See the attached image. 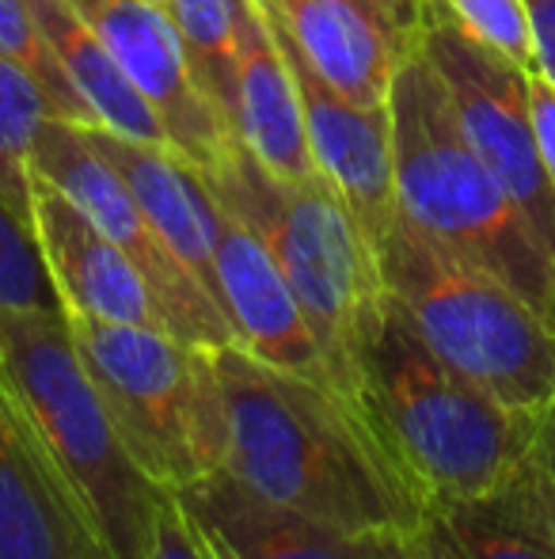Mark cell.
<instances>
[{"mask_svg": "<svg viewBox=\"0 0 555 559\" xmlns=\"http://www.w3.org/2000/svg\"><path fill=\"white\" fill-rule=\"evenodd\" d=\"M69 324L107 415L156 484L179 491L225 468L229 415L214 350L164 328L92 317H69Z\"/></svg>", "mask_w": 555, "mask_h": 559, "instance_id": "obj_7", "label": "cell"}, {"mask_svg": "<svg viewBox=\"0 0 555 559\" xmlns=\"http://www.w3.org/2000/svg\"><path fill=\"white\" fill-rule=\"evenodd\" d=\"M536 46V73L555 84V0H521Z\"/></svg>", "mask_w": 555, "mask_h": 559, "instance_id": "obj_28", "label": "cell"}, {"mask_svg": "<svg viewBox=\"0 0 555 559\" xmlns=\"http://www.w3.org/2000/svg\"><path fill=\"white\" fill-rule=\"evenodd\" d=\"M202 176L214 199L270 248L316 335L327 377L354 400L362 354L377 335L388 294L377 251L342 194L324 176H275L240 141Z\"/></svg>", "mask_w": 555, "mask_h": 559, "instance_id": "obj_3", "label": "cell"}, {"mask_svg": "<svg viewBox=\"0 0 555 559\" xmlns=\"http://www.w3.org/2000/svg\"><path fill=\"white\" fill-rule=\"evenodd\" d=\"M229 453L225 472L248 491L354 533H419L434 510L335 384L217 346Z\"/></svg>", "mask_w": 555, "mask_h": 559, "instance_id": "obj_1", "label": "cell"}, {"mask_svg": "<svg viewBox=\"0 0 555 559\" xmlns=\"http://www.w3.org/2000/svg\"><path fill=\"white\" fill-rule=\"evenodd\" d=\"M191 58L194 81L232 130L237 111V0H164Z\"/></svg>", "mask_w": 555, "mask_h": 559, "instance_id": "obj_21", "label": "cell"}, {"mask_svg": "<svg viewBox=\"0 0 555 559\" xmlns=\"http://www.w3.org/2000/svg\"><path fill=\"white\" fill-rule=\"evenodd\" d=\"M388 297L426 346L506 407L541 415L555 396V328L506 282L445 251L396 210L377 240Z\"/></svg>", "mask_w": 555, "mask_h": 559, "instance_id": "obj_6", "label": "cell"}, {"mask_svg": "<svg viewBox=\"0 0 555 559\" xmlns=\"http://www.w3.org/2000/svg\"><path fill=\"white\" fill-rule=\"evenodd\" d=\"M92 145L104 153V160L126 179L130 194L145 217L160 233V240L179 255V263L202 282L217 301V271H214V243L217 222H221V202L214 199L202 168L164 145H145L119 133H107L99 126H84ZM221 309V305H217Z\"/></svg>", "mask_w": 555, "mask_h": 559, "instance_id": "obj_17", "label": "cell"}, {"mask_svg": "<svg viewBox=\"0 0 555 559\" xmlns=\"http://www.w3.org/2000/svg\"><path fill=\"white\" fill-rule=\"evenodd\" d=\"M529 111H533L536 145H541V160L555 187V84L544 73H529Z\"/></svg>", "mask_w": 555, "mask_h": 559, "instance_id": "obj_27", "label": "cell"}, {"mask_svg": "<svg viewBox=\"0 0 555 559\" xmlns=\"http://www.w3.org/2000/svg\"><path fill=\"white\" fill-rule=\"evenodd\" d=\"M270 31H275L281 53H286L289 73H293L316 171L342 194V202L350 206V214L358 217L362 233L370 236L373 251H377V240L396 222L393 115H388V107H365L347 99L342 92H335L289 46V38L281 35L275 23H270Z\"/></svg>", "mask_w": 555, "mask_h": 559, "instance_id": "obj_12", "label": "cell"}, {"mask_svg": "<svg viewBox=\"0 0 555 559\" xmlns=\"http://www.w3.org/2000/svg\"><path fill=\"white\" fill-rule=\"evenodd\" d=\"M0 309H61L35 222L0 191Z\"/></svg>", "mask_w": 555, "mask_h": 559, "instance_id": "obj_24", "label": "cell"}, {"mask_svg": "<svg viewBox=\"0 0 555 559\" xmlns=\"http://www.w3.org/2000/svg\"><path fill=\"white\" fill-rule=\"evenodd\" d=\"M148 4H164V0H148Z\"/></svg>", "mask_w": 555, "mask_h": 559, "instance_id": "obj_31", "label": "cell"}, {"mask_svg": "<svg viewBox=\"0 0 555 559\" xmlns=\"http://www.w3.org/2000/svg\"><path fill=\"white\" fill-rule=\"evenodd\" d=\"M31 222H35L38 248H43L46 271L61 297L69 317L111 320V324L164 328L160 305H156L148 282L141 278L134 259L111 240L73 199L53 183L35 176L31 191Z\"/></svg>", "mask_w": 555, "mask_h": 559, "instance_id": "obj_15", "label": "cell"}, {"mask_svg": "<svg viewBox=\"0 0 555 559\" xmlns=\"http://www.w3.org/2000/svg\"><path fill=\"white\" fill-rule=\"evenodd\" d=\"M533 456L541 461V468L548 472L552 487H555V396L552 404L536 415V435H533Z\"/></svg>", "mask_w": 555, "mask_h": 559, "instance_id": "obj_30", "label": "cell"}, {"mask_svg": "<svg viewBox=\"0 0 555 559\" xmlns=\"http://www.w3.org/2000/svg\"><path fill=\"white\" fill-rule=\"evenodd\" d=\"M0 381L50 449L107 556L145 559L176 491L130 456L84 369L65 309H0Z\"/></svg>", "mask_w": 555, "mask_h": 559, "instance_id": "obj_5", "label": "cell"}, {"mask_svg": "<svg viewBox=\"0 0 555 559\" xmlns=\"http://www.w3.org/2000/svg\"><path fill=\"white\" fill-rule=\"evenodd\" d=\"M232 138L281 179L319 176L301 99L260 0H237V111Z\"/></svg>", "mask_w": 555, "mask_h": 559, "instance_id": "obj_18", "label": "cell"}, {"mask_svg": "<svg viewBox=\"0 0 555 559\" xmlns=\"http://www.w3.org/2000/svg\"><path fill=\"white\" fill-rule=\"evenodd\" d=\"M31 176L46 179L65 199H73L134 259L141 278L148 282L156 305H160L164 320H168L171 335H179L183 343L206 346V350L237 343L217 301L179 263L176 251L160 240V233L130 194L126 179L104 160V153L92 145L84 126L65 122V118H46L35 138V153H31Z\"/></svg>", "mask_w": 555, "mask_h": 559, "instance_id": "obj_9", "label": "cell"}, {"mask_svg": "<svg viewBox=\"0 0 555 559\" xmlns=\"http://www.w3.org/2000/svg\"><path fill=\"white\" fill-rule=\"evenodd\" d=\"M460 27L526 73H536V46L521 0H437Z\"/></svg>", "mask_w": 555, "mask_h": 559, "instance_id": "obj_25", "label": "cell"}, {"mask_svg": "<svg viewBox=\"0 0 555 559\" xmlns=\"http://www.w3.org/2000/svg\"><path fill=\"white\" fill-rule=\"evenodd\" d=\"M31 12H35L50 50L58 53L65 76L73 81L76 96L88 104L99 130L171 148L160 118L134 88V81L122 73V66L96 35V27L76 12L73 0H31Z\"/></svg>", "mask_w": 555, "mask_h": 559, "instance_id": "obj_20", "label": "cell"}, {"mask_svg": "<svg viewBox=\"0 0 555 559\" xmlns=\"http://www.w3.org/2000/svg\"><path fill=\"white\" fill-rule=\"evenodd\" d=\"M73 4L156 111L171 148L194 168H214L237 138L194 81L183 38L164 4L148 0H73Z\"/></svg>", "mask_w": 555, "mask_h": 559, "instance_id": "obj_11", "label": "cell"}, {"mask_svg": "<svg viewBox=\"0 0 555 559\" xmlns=\"http://www.w3.org/2000/svg\"><path fill=\"white\" fill-rule=\"evenodd\" d=\"M388 115L396 210L445 251L506 282L555 328V255L468 145L449 88L422 43L396 73Z\"/></svg>", "mask_w": 555, "mask_h": 559, "instance_id": "obj_2", "label": "cell"}, {"mask_svg": "<svg viewBox=\"0 0 555 559\" xmlns=\"http://www.w3.org/2000/svg\"><path fill=\"white\" fill-rule=\"evenodd\" d=\"M422 53L449 88L468 145L555 255V187L536 145L529 73L468 35L437 0H426L422 12Z\"/></svg>", "mask_w": 555, "mask_h": 559, "instance_id": "obj_8", "label": "cell"}, {"mask_svg": "<svg viewBox=\"0 0 555 559\" xmlns=\"http://www.w3.org/2000/svg\"><path fill=\"white\" fill-rule=\"evenodd\" d=\"M46 118L58 115H53L50 99L38 88L35 76L23 73L15 61L0 58V191L27 217L31 191H35L31 153H35V138Z\"/></svg>", "mask_w": 555, "mask_h": 559, "instance_id": "obj_22", "label": "cell"}, {"mask_svg": "<svg viewBox=\"0 0 555 559\" xmlns=\"http://www.w3.org/2000/svg\"><path fill=\"white\" fill-rule=\"evenodd\" d=\"M221 559H415V533H354L278 507L225 468L176 491Z\"/></svg>", "mask_w": 555, "mask_h": 559, "instance_id": "obj_13", "label": "cell"}, {"mask_svg": "<svg viewBox=\"0 0 555 559\" xmlns=\"http://www.w3.org/2000/svg\"><path fill=\"white\" fill-rule=\"evenodd\" d=\"M214 271L217 305H221L240 350L267 361V366L331 384L316 335H312L270 248L225 206L221 222H217Z\"/></svg>", "mask_w": 555, "mask_h": 559, "instance_id": "obj_16", "label": "cell"}, {"mask_svg": "<svg viewBox=\"0 0 555 559\" xmlns=\"http://www.w3.org/2000/svg\"><path fill=\"white\" fill-rule=\"evenodd\" d=\"M0 58L15 61L23 73H31L38 81V88L46 92L53 115L76 126H96L88 104L76 96L73 81L61 69L58 53L50 50L43 27H38L31 0H0Z\"/></svg>", "mask_w": 555, "mask_h": 559, "instance_id": "obj_23", "label": "cell"}, {"mask_svg": "<svg viewBox=\"0 0 555 559\" xmlns=\"http://www.w3.org/2000/svg\"><path fill=\"white\" fill-rule=\"evenodd\" d=\"M145 559H221L217 548L209 545V537L202 533V525L186 514L183 502L171 495L160 510V522H156V540L148 548Z\"/></svg>", "mask_w": 555, "mask_h": 559, "instance_id": "obj_26", "label": "cell"}, {"mask_svg": "<svg viewBox=\"0 0 555 559\" xmlns=\"http://www.w3.org/2000/svg\"><path fill=\"white\" fill-rule=\"evenodd\" d=\"M0 559H111L88 514L0 381Z\"/></svg>", "mask_w": 555, "mask_h": 559, "instance_id": "obj_14", "label": "cell"}, {"mask_svg": "<svg viewBox=\"0 0 555 559\" xmlns=\"http://www.w3.org/2000/svg\"><path fill=\"white\" fill-rule=\"evenodd\" d=\"M415 559H468L464 548L457 545V537L449 533V525H445V518L437 514V510L415 533Z\"/></svg>", "mask_w": 555, "mask_h": 559, "instance_id": "obj_29", "label": "cell"}, {"mask_svg": "<svg viewBox=\"0 0 555 559\" xmlns=\"http://www.w3.org/2000/svg\"><path fill=\"white\" fill-rule=\"evenodd\" d=\"M437 514L468 559H555V487L533 449L487 491Z\"/></svg>", "mask_w": 555, "mask_h": 559, "instance_id": "obj_19", "label": "cell"}, {"mask_svg": "<svg viewBox=\"0 0 555 559\" xmlns=\"http://www.w3.org/2000/svg\"><path fill=\"white\" fill-rule=\"evenodd\" d=\"M354 400L430 510L487 491L533 449L536 415L437 358L393 297L362 354Z\"/></svg>", "mask_w": 555, "mask_h": 559, "instance_id": "obj_4", "label": "cell"}, {"mask_svg": "<svg viewBox=\"0 0 555 559\" xmlns=\"http://www.w3.org/2000/svg\"><path fill=\"white\" fill-rule=\"evenodd\" d=\"M297 53L347 99L388 107L422 43L426 0H260Z\"/></svg>", "mask_w": 555, "mask_h": 559, "instance_id": "obj_10", "label": "cell"}]
</instances>
